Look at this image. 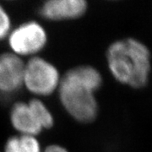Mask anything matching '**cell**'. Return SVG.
Here are the masks:
<instances>
[{
	"label": "cell",
	"mask_w": 152,
	"mask_h": 152,
	"mask_svg": "<svg viewBox=\"0 0 152 152\" xmlns=\"http://www.w3.org/2000/svg\"><path fill=\"white\" fill-rule=\"evenodd\" d=\"M10 29V19L8 13L0 5V40L7 37Z\"/></svg>",
	"instance_id": "30bf717a"
},
{
	"label": "cell",
	"mask_w": 152,
	"mask_h": 152,
	"mask_svg": "<svg viewBox=\"0 0 152 152\" xmlns=\"http://www.w3.org/2000/svg\"><path fill=\"white\" fill-rule=\"evenodd\" d=\"M47 32L37 22L29 21L15 29L9 38L11 49L18 55L37 53L46 46Z\"/></svg>",
	"instance_id": "277c9868"
},
{
	"label": "cell",
	"mask_w": 152,
	"mask_h": 152,
	"mask_svg": "<svg viewBox=\"0 0 152 152\" xmlns=\"http://www.w3.org/2000/svg\"><path fill=\"white\" fill-rule=\"evenodd\" d=\"M25 64L15 53L0 55V91L5 94L16 92L24 81Z\"/></svg>",
	"instance_id": "5b68a950"
},
{
	"label": "cell",
	"mask_w": 152,
	"mask_h": 152,
	"mask_svg": "<svg viewBox=\"0 0 152 152\" xmlns=\"http://www.w3.org/2000/svg\"><path fill=\"white\" fill-rule=\"evenodd\" d=\"M87 10L85 0H50L40 9V15L46 20L58 21L82 16Z\"/></svg>",
	"instance_id": "8992f818"
},
{
	"label": "cell",
	"mask_w": 152,
	"mask_h": 152,
	"mask_svg": "<svg viewBox=\"0 0 152 152\" xmlns=\"http://www.w3.org/2000/svg\"><path fill=\"white\" fill-rule=\"evenodd\" d=\"M28 105L42 129L53 127L54 123L53 114L42 102L38 99H32L28 102Z\"/></svg>",
	"instance_id": "9c48e42d"
},
{
	"label": "cell",
	"mask_w": 152,
	"mask_h": 152,
	"mask_svg": "<svg viewBox=\"0 0 152 152\" xmlns=\"http://www.w3.org/2000/svg\"><path fill=\"white\" fill-rule=\"evenodd\" d=\"M10 122L13 127L22 135L35 136L42 129L36 119L28 103L17 102L11 109Z\"/></svg>",
	"instance_id": "52a82bcc"
},
{
	"label": "cell",
	"mask_w": 152,
	"mask_h": 152,
	"mask_svg": "<svg viewBox=\"0 0 152 152\" xmlns=\"http://www.w3.org/2000/svg\"><path fill=\"white\" fill-rule=\"evenodd\" d=\"M60 102L68 113L76 121L91 123L98 113V104L94 88L81 80L69 69L58 86Z\"/></svg>",
	"instance_id": "7a4b0ae2"
},
{
	"label": "cell",
	"mask_w": 152,
	"mask_h": 152,
	"mask_svg": "<svg viewBox=\"0 0 152 152\" xmlns=\"http://www.w3.org/2000/svg\"><path fill=\"white\" fill-rule=\"evenodd\" d=\"M58 71L48 61L35 57L25 65L23 84L31 92L49 96L59 86Z\"/></svg>",
	"instance_id": "3957f363"
},
{
	"label": "cell",
	"mask_w": 152,
	"mask_h": 152,
	"mask_svg": "<svg viewBox=\"0 0 152 152\" xmlns=\"http://www.w3.org/2000/svg\"><path fill=\"white\" fill-rule=\"evenodd\" d=\"M107 60L117 81L134 89L147 85L151 69V53L139 40L125 38L113 42L107 49Z\"/></svg>",
	"instance_id": "6da1fadb"
},
{
	"label": "cell",
	"mask_w": 152,
	"mask_h": 152,
	"mask_svg": "<svg viewBox=\"0 0 152 152\" xmlns=\"http://www.w3.org/2000/svg\"><path fill=\"white\" fill-rule=\"evenodd\" d=\"M44 152H68V151L64 147L58 145H52L47 147Z\"/></svg>",
	"instance_id": "8fae6325"
},
{
	"label": "cell",
	"mask_w": 152,
	"mask_h": 152,
	"mask_svg": "<svg viewBox=\"0 0 152 152\" xmlns=\"http://www.w3.org/2000/svg\"><path fill=\"white\" fill-rule=\"evenodd\" d=\"M4 152H41V147L35 136L21 134L7 140Z\"/></svg>",
	"instance_id": "ba28073f"
}]
</instances>
